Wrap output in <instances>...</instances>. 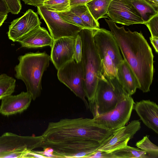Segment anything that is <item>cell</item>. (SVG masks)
Masks as SVG:
<instances>
[{
	"label": "cell",
	"instance_id": "obj_1",
	"mask_svg": "<svg viewBox=\"0 0 158 158\" xmlns=\"http://www.w3.org/2000/svg\"><path fill=\"white\" fill-rule=\"evenodd\" d=\"M122 54L135 74L143 93L150 91L154 73L152 50L141 31H126L110 19H105Z\"/></svg>",
	"mask_w": 158,
	"mask_h": 158
},
{
	"label": "cell",
	"instance_id": "obj_2",
	"mask_svg": "<svg viewBox=\"0 0 158 158\" xmlns=\"http://www.w3.org/2000/svg\"><path fill=\"white\" fill-rule=\"evenodd\" d=\"M114 131L97 123L93 118H64L49 123L41 135L45 141L60 142L88 139L101 143Z\"/></svg>",
	"mask_w": 158,
	"mask_h": 158
},
{
	"label": "cell",
	"instance_id": "obj_3",
	"mask_svg": "<svg viewBox=\"0 0 158 158\" xmlns=\"http://www.w3.org/2000/svg\"><path fill=\"white\" fill-rule=\"evenodd\" d=\"M79 34L82 42L83 86L89 107L93 103L98 79L102 74V62L94 39L93 29H82Z\"/></svg>",
	"mask_w": 158,
	"mask_h": 158
},
{
	"label": "cell",
	"instance_id": "obj_4",
	"mask_svg": "<svg viewBox=\"0 0 158 158\" xmlns=\"http://www.w3.org/2000/svg\"><path fill=\"white\" fill-rule=\"evenodd\" d=\"M18 59L19 63L15 67V77L24 82L27 91L35 100L41 94L42 78L49 66L50 56L45 52H29L20 56Z\"/></svg>",
	"mask_w": 158,
	"mask_h": 158
},
{
	"label": "cell",
	"instance_id": "obj_5",
	"mask_svg": "<svg viewBox=\"0 0 158 158\" xmlns=\"http://www.w3.org/2000/svg\"><path fill=\"white\" fill-rule=\"evenodd\" d=\"M128 95L116 77H108L102 74L98 79L93 103L89 109L93 117L107 113Z\"/></svg>",
	"mask_w": 158,
	"mask_h": 158
},
{
	"label": "cell",
	"instance_id": "obj_6",
	"mask_svg": "<svg viewBox=\"0 0 158 158\" xmlns=\"http://www.w3.org/2000/svg\"><path fill=\"white\" fill-rule=\"evenodd\" d=\"M93 32L101 61L103 75L108 77H116L118 67L123 58L113 34L110 31L103 28L93 29Z\"/></svg>",
	"mask_w": 158,
	"mask_h": 158
},
{
	"label": "cell",
	"instance_id": "obj_7",
	"mask_svg": "<svg viewBox=\"0 0 158 158\" xmlns=\"http://www.w3.org/2000/svg\"><path fill=\"white\" fill-rule=\"evenodd\" d=\"M101 144L88 139L60 142L44 140L40 147L44 151L40 153L46 157L89 158Z\"/></svg>",
	"mask_w": 158,
	"mask_h": 158
},
{
	"label": "cell",
	"instance_id": "obj_8",
	"mask_svg": "<svg viewBox=\"0 0 158 158\" xmlns=\"http://www.w3.org/2000/svg\"><path fill=\"white\" fill-rule=\"evenodd\" d=\"M57 75L59 81L81 99L86 108L89 109L83 86L84 74L81 61L77 63L73 60L67 63L58 70Z\"/></svg>",
	"mask_w": 158,
	"mask_h": 158
},
{
	"label": "cell",
	"instance_id": "obj_9",
	"mask_svg": "<svg viewBox=\"0 0 158 158\" xmlns=\"http://www.w3.org/2000/svg\"><path fill=\"white\" fill-rule=\"evenodd\" d=\"M134 103L131 96L128 95L110 111L97 115L93 118L97 123L115 130L125 126L129 121Z\"/></svg>",
	"mask_w": 158,
	"mask_h": 158
},
{
	"label": "cell",
	"instance_id": "obj_10",
	"mask_svg": "<svg viewBox=\"0 0 158 158\" xmlns=\"http://www.w3.org/2000/svg\"><path fill=\"white\" fill-rule=\"evenodd\" d=\"M37 13L48 29L53 40L65 37H76L81 27L69 23L62 19L58 12L47 10L44 7H37Z\"/></svg>",
	"mask_w": 158,
	"mask_h": 158
},
{
	"label": "cell",
	"instance_id": "obj_11",
	"mask_svg": "<svg viewBox=\"0 0 158 158\" xmlns=\"http://www.w3.org/2000/svg\"><path fill=\"white\" fill-rule=\"evenodd\" d=\"M107 15L115 23L129 26L144 22L132 5L131 0H112Z\"/></svg>",
	"mask_w": 158,
	"mask_h": 158
},
{
	"label": "cell",
	"instance_id": "obj_12",
	"mask_svg": "<svg viewBox=\"0 0 158 158\" xmlns=\"http://www.w3.org/2000/svg\"><path fill=\"white\" fill-rule=\"evenodd\" d=\"M140 122L134 120L128 124L117 129L104 141L97 150L109 153L124 147L141 128Z\"/></svg>",
	"mask_w": 158,
	"mask_h": 158
},
{
	"label": "cell",
	"instance_id": "obj_13",
	"mask_svg": "<svg viewBox=\"0 0 158 158\" xmlns=\"http://www.w3.org/2000/svg\"><path fill=\"white\" fill-rule=\"evenodd\" d=\"M44 139L41 136H21L7 132L0 136V154L3 152L20 149L30 150L41 146Z\"/></svg>",
	"mask_w": 158,
	"mask_h": 158
},
{
	"label": "cell",
	"instance_id": "obj_14",
	"mask_svg": "<svg viewBox=\"0 0 158 158\" xmlns=\"http://www.w3.org/2000/svg\"><path fill=\"white\" fill-rule=\"evenodd\" d=\"M76 38L65 37L53 40L50 59L57 70L67 63L74 60Z\"/></svg>",
	"mask_w": 158,
	"mask_h": 158
},
{
	"label": "cell",
	"instance_id": "obj_15",
	"mask_svg": "<svg viewBox=\"0 0 158 158\" xmlns=\"http://www.w3.org/2000/svg\"><path fill=\"white\" fill-rule=\"evenodd\" d=\"M41 23L37 14L29 9L21 17L14 20L9 26L8 35L13 42H17L23 36Z\"/></svg>",
	"mask_w": 158,
	"mask_h": 158
},
{
	"label": "cell",
	"instance_id": "obj_16",
	"mask_svg": "<svg viewBox=\"0 0 158 158\" xmlns=\"http://www.w3.org/2000/svg\"><path fill=\"white\" fill-rule=\"evenodd\" d=\"M32 99L31 94L27 91L6 96L1 100L0 113L7 116L21 113L27 109Z\"/></svg>",
	"mask_w": 158,
	"mask_h": 158
},
{
	"label": "cell",
	"instance_id": "obj_17",
	"mask_svg": "<svg viewBox=\"0 0 158 158\" xmlns=\"http://www.w3.org/2000/svg\"><path fill=\"white\" fill-rule=\"evenodd\" d=\"M134 109L148 127L158 134V106L149 100L135 102Z\"/></svg>",
	"mask_w": 158,
	"mask_h": 158
},
{
	"label": "cell",
	"instance_id": "obj_18",
	"mask_svg": "<svg viewBox=\"0 0 158 158\" xmlns=\"http://www.w3.org/2000/svg\"><path fill=\"white\" fill-rule=\"evenodd\" d=\"M22 47L29 48L52 46L53 40L45 28L38 26L25 34L18 41Z\"/></svg>",
	"mask_w": 158,
	"mask_h": 158
},
{
	"label": "cell",
	"instance_id": "obj_19",
	"mask_svg": "<svg viewBox=\"0 0 158 158\" xmlns=\"http://www.w3.org/2000/svg\"><path fill=\"white\" fill-rule=\"evenodd\" d=\"M116 77L124 89L129 95L135 93L139 89L140 84L134 72L124 59L119 64Z\"/></svg>",
	"mask_w": 158,
	"mask_h": 158
},
{
	"label": "cell",
	"instance_id": "obj_20",
	"mask_svg": "<svg viewBox=\"0 0 158 158\" xmlns=\"http://www.w3.org/2000/svg\"><path fill=\"white\" fill-rule=\"evenodd\" d=\"M112 0H92L85 5L91 15L96 21L106 18L108 9Z\"/></svg>",
	"mask_w": 158,
	"mask_h": 158
},
{
	"label": "cell",
	"instance_id": "obj_21",
	"mask_svg": "<svg viewBox=\"0 0 158 158\" xmlns=\"http://www.w3.org/2000/svg\"><path fill=\"white\" fill-rule=\"evenodd\" d=\"M131 2L145 23L158 13V9L147 0H131Z\"/></svg>",
	"mask_w": 158,
	"mask_h": 158
},
{
	"label": "cell",
	"instance_id": "obj_22",
	"mask_svg": "<svg viewBox=\"0 0 158 158\" xmlns=\"http://www.w3.org/2000/svg\"><path fill=\"white\" fill-rule=\"evenodd\" d=\"M69 10L80 17L87 25L89 29L100 28L98 21L94 19L85 5H78L70 7Z\"/></svg>",
	"mask_w": 158,
	"mask_h": 158
},
{
	"label": "cell",
	"instance_id": "obj_23",
	"mask_svg": "<svg viewBox=\"0 0 158 158\" xmlns=\"http://www.w3.org/2000/svg\"><path fill=\"white\" fill-rule=\"evenodd\" d=\"M110 153L113 158H148L144 151L128 145Z\"/></svg>",
	"mask_w": 158,
	"mask_h": 158
},
{
	"label": "cell",
	"instance_id": "obj_24",
	"mask_svg": "<svg viewBox=\"0 0 158 158\" xmlns=\"http://www.w3.org/2000/svg\"><path fill=\"white\" fill-rule=\"evenodd\" d=\"M15 83V79L12 77L5 73L0 75V100L13 93Z\"/></svg>",
	"mask_w": 158,
	"mask_h": 158
},
{
	"label": "cell",
	"instance_id": "obj_25",
	"mask_svg": "<svg viewBox=\"0 0 158 158\" xmlns=\"http://www.w3.org/2000/svg\"><path fill=\"white\" fill-rule=\"evenodd\" d=\"M136 146L138 148L144 151L148 158H158V147L149 139V136L146 135L136 142Z\"/></svg>",
	"mask_w": 158,
	"mask_h": 158
},
{
	"label": "cell",
	"instance_id": "obj_26",
	"mask_svg": "<svg viewBox=\"0 0 158 158\" xmlns=\"http://www.w3.org/2000/svg\"><path fill=\"white\" fill-rule=\"evenodd\" d=\"M47 10L60 12L70 10L69 0H48L42 6Z\"/></svg>",
	"mask_w": 158,
	"mask_h": 158
},
{
	"label": "cell",
	"instance_id": "obj_27",
	"mask_svg": "<svg viewBox=\"0 0 158 158\" xmlns=\"http://www.w3.org/2000/svg\"><path fill=\"white\" fill-rule=\"evenodd\" d=\"M57 12L60 16L66 21L82 28L89 29L87 25L80 17L70 11Z\"/></svg>",
	"mask_w": 158,
	"mask_h": 158
},
{
	"label": "cell",
	"instance_id": "obj_28",
	"mask_svg": "<svg viewBox=\"0 0 158 158\" xmlns=\"http://www.w3.org/2000/svg\"><path fill=\"white\" fill-rule=\"evenodd\" d=\"M145 24L148 29L152 37H158V13L145 22Z\"/></svg>",
	"mask_w": 158,
	"mask_h": 158
},
{
	"label": "cell",
	"instance_id": "obj_29",
	"mask_svg": "<svg viewBox=\"0 0 158 158\" xmlns=\"http://www.w3.org/2000/svg\"><path fill=\"white\" fill-rule=\"evenodd\" d=\"M9 12L13 14H18L22 9L20 0H4Z\"/></svg>",
	"mask_w": 158,
	"mask_h": 158
},
{
	"label": "cell",
	"instance_id": "obj_30",
	"mask_svg": "<svg viewBox=\"0 0 158 158\" xmlns=\"http://www.w3.org/2000/svg\"><path fill=\"white\" fill-rule=\"evenodd\" d=\"M82 59V42L80 36L79 34L76 38L75 47L74 60L77 63L81 61Z\"/></svg>",
	"mask_w": 158,
	"mask_h": 158
},
{
	"label": "cell",
	"instance_id": "obj_31",
	"mask_svg": "<svg viewBox=\"0 0 158 158\" xmlns=\"http://www.w3.org/2000/svg\"><path fill=\"white\" fill-rule=\"evenodd\" d=\"M89 158H113L110 152L108 153L104 151L97 150L89 157Z\"/></svg>",
	"mask_w": 158,
	"mask_h": 158
},
{
	"label": "cell",
	"instance_id": "obj_32",
	"mask_svg": "<svg viewBox=\"0 0 158 158\" xmlns=\"http://www.w3.org/2000/svg\"><path fill=\"white\" fill-rule=\"evenodd\" d=\"M26 4L37 7L43 6V2L48 0H22Z\"/></svg>",
	"mask_w": 158,
	"mask_h": 158
},
{
	"label": "cell",
	"instance_id": "obj_33",
	"mask_svg": "<svg viewBox=\"0 0 158 158\" xmlns=\"http://www.w3.org/2000/svg\"><path fill=\"white\" fill-rule=\"evenodd\" d=\"M9 12L4 0H0V14H8Z\"/></svg>",
	"mask_w": 158,
	"mask_h": 158
},
{
	"label": "cell",
	"instance_id": "obj_34",
	"mask_svg": "<svg viewBox=\"0 0 158 158\" xmlns=\"http://www.w3.org/2000/svg\"><path fill=\"white\" fill-rule=\"evenodd\" d=\"M92 0H69L70 7L80 5H85Z\"/></svg>",
	"mask_w": 158,
	"mask_h": 158
},
{
	"label": "cell",
	"instance_id": "obj_35",
	"mask_svg": "<svg viewBox=\"0 0 158 158\" xmlns=\"http://www.w3.org/2000/svg\"><path fill=\"white\" fill-rule=\"evenodd\" d=\"M151 42L154 47L156 52H158V37H150Z\"/></svg>",
	"mask_w": 158,
	"mask_h": 158
},
{
	"label": "cell",
	"instance_id": "obj_36",
	"mask_svg": "<svg viewBox=\"0 0 158 158\" xmlns=\"http://www.w3.org/2000/svg\"><path fill=\"white\" fill-rule=\"evenodd\" d=\"M7 15V14H0V27L6 19Z\"/></svg>",
	"mask_w": 158,
	"mask_h": 158
},
{
	"label": "cell",
	"instance_id": "obj_37",
	"mask_svg": "<svg viewBox=\"0 0 158 158\" xmlns=\"http://www.w3.org/2000/svg\"><path fill=\"white\" fill-rule=\"evenodd\" d=\"M156 8L158 9V0H147Z\"/></svg>",
	"mask_w": 158,
	"mask_h": 158
}]
</instances>
